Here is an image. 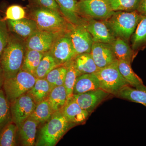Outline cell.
Segmentation results:
<instances>
[{
	"label": "cell",
	"instance_id": "9",
	"mask_svg": "<svg viewBox=\"0 0 146 146\" xmlns=\"http://www.w3.org/2000/svg\"><path fill=\"white\" fill-rule=\"evenodd\" d=\"M67 32L56 38L48 51L60 66L65 65L76 55Z\"/></svg>",
	"mask_w": 146,
	"mask_h": 146
},
{
	"label": "cell",
	"instance_id": "39",
	"mask_svg": "<svg viewBox=\"0 0 146 146\" xmlns=\"http://www.w3.org/2000/svg\"><path fill=\"white\" fill-rule=\"evenodd\" d=\"M4 80L5 78L0 63V89H1V87H3Z\"/></svg>",
	"mask_w": 146,
	"mask_h": 146
},
{
	"label": "cell",
	"instance_id": "10",
	"mask_svg": "<svg viewBox=\"0 0 146 146\" xmlns=\"http://www.w3.org/2000/svg\"><path fill=\"white\" fill-rule=\"evenodd\" d=\"M36 106L27 93L23 94L10 104L12 121L18 127L31 116Z\"/></svg>",
	"mask_w": 146,
	"mask_h": 146
},
{
	"label": "cell",
	"instance_id": "20",
	"mask_svg": "<svg viewBox=\"0 0 146 146\" xmlns=\"http://www.w3.org/2000/svg\"><path fill=\"white\" fill-rule=\"evenodd\" d=\"M111 45L117 60H123L131 64L136 55L128 42L119 37H117Z\"/></svg>",
	"mask_w": 146,
	"mask_h": 146
},
{
	"label": "cell",
	"instance_id": "11",
	"mask_svg": "<svg viewBox=\"0 0 146 146\" xmlns=\"http://www.w3.org/2000/svg\"><path fill=\"white\" fill-rule=\"evenodd\" d=\"M83 20V25L91 34L94 42L111 44L116 39V36L105 21Z\"/></svg>",
	"mask_w": 146,
	"mask_h": 146
},
{
	"label": "cell",
	"instance_id": "33",
	"mask_svg": "<svg viewBox=\"0 0 146 146\" xmlns=\"http://www.w3.org/2000/svg\"><path fill=\"white\" fill-rule=\"evenodd\" d=\"M65 65L67 70L63 85L66 89L68 98L72 96L74 86L79 74L75 67L73 59Z\"/></svg>",
	"mask_w": 146,
	"mask_h": 146
},
{
	"label": "cell",
	"instance_id": "1",
	"mask_svg": "<svg viewBox=\"0 0 146 146\" xmlns=\"http://www.w3.org/2000/svg\"><path fill=\"white\" fill-rule=\"evenodd\" d=\"M10 33L8 43L0 58L5 79L14 77L21 70L26 50L25 41Z\"/></svg>",
	"mask_w": 146,
	"mask_h": 146
},
{
	"label": "cell",
	"instance_id": "34",
	"mask_svg": "<svg viewBox=\"0 0 146 146\" xmlns=\"http://www.w3.org/2000/svg\"><path fill=\"white\" fill-rule=\"evenodd\" d=\"M67 70L65 65H62L54 68L47 75L45 78L48 82L52 89L64 85Z\"/></svg>",
	"mask_w": 146,
	"mask_h": 146
},
{
	"label": "cell",
	"instance_id": "15",
	"mask_svg": "<svg viewBox=\"0 0 146 146\" xmlns=\"http://www.w3.org/2000/svg\"><path fill=\"white\" fill-rule=\"evenodd\" d=\"M60 111L68 121L75 126L84 123L90 115L79 106L72 96L68 98Z\"/></svg>",
	"mask_w": 146,
	"mask_h": 146
},
{
	"label": "cell",
	"instance_id": "23",
	"mask_svg": "<svg viewBox=\"0 0 146 146\" xmlns=\"http://www.w3.org/2000/svg\"><path fill=\"white\" fill-rule=\"evenodd\" d=\"M73 60L79 76L84 74H94L100 69L94 62L91 53L77 55Z\"/></svg>",
	"mask_w": 146,
	"mask_h": 146
},
{
	"label": "cell",
	"instance_id": "30",
	"mask_svg": "<svg viewBox=\"0 0 146 146\" xmlns=\"http://www.w3.org/2000/svg\"><path fill=\"white\" fill-rule=\"evenodd\" d=\"M53 113L47 99L36 104L34 111L29 117L39 124L44 123L49 119Z\"/></svg>",
	"mask_w": 146,
	"mask_h": 146
},
{
	"label": "cell",
	"instance_id": "13",
	"mask_svg": "<svg viewBox=\"0 0 146 146\" xmlns=\"http://www.w3.org/2000/svg\"><path fill=\"white\" fill-rule=\"evenodd\" d=\"M110 94L101 89L73 95L72 97L82 109L91 115L98 106L107 98Z\"/></svg>",
	"mask_w": 146,
	"mask_h": 146
},
{
	"label": "cell",
	"instance_id": "19",
	"mask_svg": "<svg viewBox=\"0 0 146 146\" xmlns=\"http://www.w3.org/2000/svg\"><path fill=\"white\" fill-rule=\"evenodd\" d=\"M115 96L146 106V86L143 84L134 88L126 85L121 89Z\"/></svg>",
	"mask_w": 146,
	"mask_h": 146
},
{
	"label": "cell",
	"instance_id": "3",
	"mask_svg": "<svg viewBox=\"0 0 146 146\" xmlns=\"http://www.w3.org/2000/svg\"><path fill=\"white\" fill-rule=\"evenodd\" d=\"M31 18L38 30L62 34L68 31L71 25L59 12L36 6L31 12Z\"/></svg>",
	"mask_w": 146,
	"mask_h": 146
},
{
	"label": "cell",
	"instance_id": "38",
	"mask_svg": "<svg viewBox=\"0 0 146 146\" xmlns=\"http://www.w3.org/2000/svg\"><path fill=\"white\" fill-rule=\"evenodd\" d=\"M142 16H146V0H143L137 10Z\"/></svg>",
	"mask_w": 146,
	"mask_h": 146
},
{
	"label": "cell",
	"instance_id": "28",
	"mask_svg": "<svg viewBox=\"0 0 146 146\" xmlns=\"http://www.w3.org/2000/svg\"><path fill=\"white\" fill-rule=\"evenodd\" d=\"M60 66L48 51L45 52L36 68L34 76L36 78H45L51 71Z\"/></svg>",
	"mask_w": 146,
	"mask_h": 146
},
{
	"label": "cell",
	"instance_id": "31",
	"mask_svg": "<svg viewBox=\"0 0 146 146\" xmlns=\"http://www.w3.org/2000/svg\"><path fill=\"white\" fill-rule=\"evenodd\" d=\"M12 121L10 103L3 90L0 89V131Z\"/></svg>",
	"mask_w": 146,
	"mask_h": 146
},
{
	"label": "cell",
	"instance_id": "24",
	"mask_svg": "<svg viewBox=\"0 0 146 146\" xmlns=\"http://www.w3.org/2000/svg\"><path fill=\"white\" fill-rule=\"evenodd\" d=\"M52 87L45 78H36V82L27 92L36 104L48 99Z\"/></svg>",
	"mask_w": 146,
	"mask_h": 146
},
{
	"label": "cell",
	"instance_id": "8",
	"mask_svg": "<svg viewBox=\"0 0 146 146\" xmlns=\"http://www.w3.org/2000/svg\"><path fill=\"white\" fill-rule=\"evenodd\" d=\"M67 33L76 55L84 53H91L94 42L91 34L83 24H71Z\"/></svg>",
	"mask_w": 146,
	"mask_h": 146
},
{
	"label": "cell",
	"instance_id": "4",
	"mask_svg": "<svg viewBox=\"0 0 146 146\" xmlns=\"http://www.w3.org/2000/svg\"><path fill=\"white\" fill-rule=\"evenodd\" d=\"M143 16L137 10L114 11L105 21L116 38L128 42Z\"/></svg>",
	"mask_w": 146,
	"mask_h": 146
},
{
	"label": "cell",
	"instance_id": "16",
	"mask_svg": "<svg viewBox=\"0 0 146 146\" xmlns=\"http://www.w3.org/2000/svg\"><path fill=\"white\" fill-rule=\"evenodd\" d=\"M9 31L17 35L24 40L38 30L36 23L32 19L26 18L17 20L6 21Z\"/></svg>",
	"mask_w": 146,
	"mask_h": 146
},
{
	"label": "cell",
	"instance_id": "2",
	"mask_svg": "<svg viewBox=\"0 0 146 146\" xmlns=\"http://www.w3.org/2000/svg\"><path fill=\"white\" fill-rule=\"evenodd\" d=\"M74 126L60 110L55 112L40 128L35 146H55L66 132Z\"/></svg>",
	"mask_w": 146,
	"mask_h": 146
},
{
	"label": "cell",
	"instance_id": "6",
	"mask_svg": "<svg viewBox=\"0 0 146 146\" xmlns=\"http://www.w3.org/2000/svg\"><path fill=\"white\" fill-rule=\"evenodd\" d=\"M36 79L33 75L22 70L14 77L5 79L3 90L10 103L27 93L34 86Z\"/></svg>",
	"mask_w": 146,
	"mask_h": 146
},
{
	"label": "cell",
	"instance_id": "12",
	"mask_svg": "<svg viewBox=\"0 0 146 146\" xmlns=\"http://www.w3.org/2000/svg\"><path fill=\"white\" fill-rule=\"evenodd\" d=\"M60 35L38 30L25 40L26 48L42 52H47Z\"/></svg>",
	"mask_w": 146,
	"mask_h": 146
},
{
	"label": "cell",
	"instance_id": "14",
	"mask_svg": "<svg viewBox=\"0 0 146 146\" xmlns=\"http://www.w3.org/2000/svg\"><path fill=\"white\" fill-rule=\"evenodd\" d=\"M91 54L99 68H105L117 61L114 55L111 44L94 42L91 47Z\"/></svg>",
	"mask_w": 146,
	"mask_h": 146
},
{
	"label": "cell",
	"instance_id": "36",
	"mask_svg": "<svg viewBox=\"0 0 146 146\" xmlns=\"http://www.w3.org/2000/svg\"><path fill=\"white\" fill-rule=\"evenodd\" d=\"M9 37V31L7 21L0 15V58L7 43Z\"/></svg>",
	"mask_w": 146,
	"mask_h": 146
},
{
	"label": "cell",
	"instance_id": "32",
	"mask_svg": "<svg viewBox=\"0 0 146 146\" xmlns=\"http://www.w3.org/2000/svg\"><path fill=\"white\" fill-rule=\"evenodd\" d=\"M112 11L131 12L138 9L143 0H106Z\"/></svg>",
	"mask_w": 146,
	"mask_h": 146
},
{
	"label": "cell",
	"instance_id": "35",
	"mask_svg": "<svg viewBox=\"0 0 146 146\" xmlns=\"http://www.w3.org/2000/svg\"><path fill=\"white\" fill-rule=\"evenodd\" d=\"M26 11L20 5H14L9 7L5 12V16L4 19L7 20L17 21L25 18Z\"/></svg>",
	"mask_w": 146,
	"mask_h": 146
},
{
	"label": "cell",
	"instance_id": "26",
	"mask_svg": "<svg viewBox=\"0 0 146 146\" xmlns=\"http://www.w3.org/2000/svg\"><path fill=\"white\" fill-rule=\"evenodd\" d=\"M44 53L26 48L21 70L34 76L36 68Z\"/></svg>",
	"mask_w": 146,
	"mask_h": 146
},
{
	"label": "cell",
	"instance_id": "21",
	"mask_svg": "<svg viewBox=\"0 0 146 146\" xmlns=\"http://www.w3.org/2000/svg\"><path fill=\"white\" fill-rule=\"evenodd\" d=\"M99 89H100L99 82L95 74H84L77 78L74 86L73 95L82 94Z\"/></svg>",
	"mask_w": 146,
	"mask_h": 146
},
{
	"label": "cell",
	"instance_id": "17",
	"mask_svg": "<svg viewBox=\"0 0 146 146\" xmlns=\"http://www.w3.org/2000/svg\"><path fill=\"white\" fill-rule=\"evenodd\" d=\"M39 124L36 121L29 117L18 127V140L21 145L35 146L37 126Z\"/></svg>",
	"mask_w": 146,
	"mask_h": 146
},
{
	"label": "cell",
	"instance_id": "5",
	"mask_svg": "<svg viewBox=\"0 0 146 146\" xmlns=\"http://www.w3.org/2000/svg\"><path fill=\"white\" fill-rule=\"evenodd\" d=\"M94 74L98 79L100 89L115 96L123 87L129 85L119 71L118 60L105 68H100Z\"/></svg>",
	"mask_w": 146,
	"mask_h": 146
},
{
	"label": "cell",
	"instance_id": "22",
	"mask_svg": "<svg viewBox=\"0 0 146 146\" xmlns=\"http://www.w3.org/2000/svg\"><path fill=\"white\" fill-rule=\"evenodd\" d=\"M130 39L131 47L136 55L146 48V16H142Z\"/></svg>",
	"mask_w": 146,
	"mask_h": 146
},
{
	"label": "cell",
	"instance_id": "7",
	"mask_svg": "<svg viewBox=\"0 0 146 146\" xmlns=\"http://www.w3.org/2000/svg\"><path fill=\"white\" fill-rule=\"evenodd\" d=\"M78 8L82 19L105 21L114 12L106 0H80Z\"/></svg>",
	"mask_w": 146,
	"mask_h": 146
},
{
	"label": "cell",
	"instance_id": "37",
	"mask_svg": "<svg viewBox=\"0 0 146 146\" xmlns=\"http://www.w3.org/2000/svg\"><path fill=\"white\" fill-rule=\"evenodd\" d=\"M33 1L36 7L61 13L60 8L56 0H33Z\"/></svg>",
	"mask_w": 146,
	"mask_h": 146
},
{
	"label": "cell",
	"instance_id": "18",
	"mask_svg": "<svg viewBox=\"0 0 146 146\" xmlns=\"http://www.w3.org/2000/svg\"><path fill=\"white\" fill-rule=\"evenodd\" d=\"M62 15L70 23L78 25L83 23L80 16L77 0H56Z\"/></svg>",
	"mask_w": 146,
	"mask_h": 146
},
{
	"label": "cell",
	"instance_id": "29",
	"mask_svg": "<svg viewBox=\"0 0 146 146\" xmlns=\"http://www.w3.org/2000/svg\"><path fill=\"white\" fill-rule=\"evenodd\" d=\"M18 127L13 122L5 126L0 131V146L17 145Z\"/></svg>",
	"mask_w": 146,
	"mask_h": 146
},
{
	"label": "cell",
	"instance_id": "27",
	"mask_svg": "<svg viewBox=\"0 0 146 146\" xmlns=\"http://www.w3.org/2000/svg\"><path fill=\"white\" fill-rule=\"evenodd\" d=\"M118 67L121 74L130 86L136 88L144 84L141 78L133 72L131 63L118 60Z\"/></svg>",
	"mask_w": 146,
	"mask_h": 146
},
{
	"label": "cell",
	"instance_id": "25",
	"mask_svg": "<svg viewBox=\"0 0 146 146\" xmlns=\"http://www.w3.org/2000/svg\"><path fill=\"white\" fill-rule=\"evenodd\" d=\"M68 98L64 85L54 87L48 100L54 112L61 110L65 105Z\"/></svg>",
	"mask_w": 146,
	"mask_h": 146
}]
</instances>
